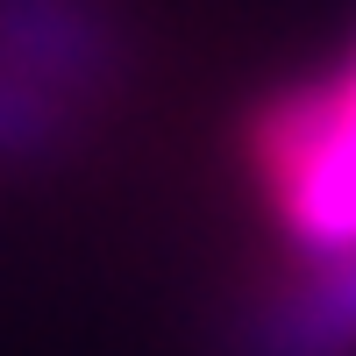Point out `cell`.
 I'll list each match as a JSON object with an SVG mask.
<instances>
[{
  "label": "cell",
  "mask_w": 356,
  "mask_h": 356,
  "mask_svg": "<svg viewBox=\"0 0 356 356\" xmlns=\"http://www.w3.org/2000/svg\"><path fill=\"white\" fill-rule=\"evenodd\" d=\"M0 43H15L22 57L50 65L72 86H100L114 36L86 0H0Z\"/></svg>",
  "instance_id": "6da1fadb"
},
{
  "label": "cell",
  "mask_w": 356,
  "mask_h": 356,
  "mask_svg": "<svg viewBox=\"0 0 356 356\" xmlns=\"http://www.w3.org/2000/svg\"><path fill=\"white\" fill-rule=\"evenodd\" d=\"M250 349L257 356H349L356 349V264L314 278L300 300L271 307Z\"/></svg>",
  "instance_id": "7a4b0ae2"
}]
</instances>
